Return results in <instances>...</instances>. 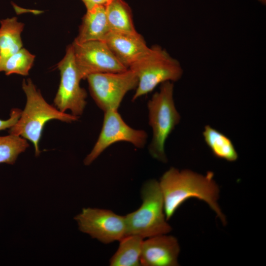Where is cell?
<instances>
[{"instance_id": "obj_1", "label": "cell", "mask_w": 266, "mask_h": 266, "mask_svg": "<svg viewBox=\"0 0 266 266\" xmlns=\"http://www.w3.org/2000/svg\"><path fill=\"white\" fill-rule=\"evenodd\" d=\"M159 183L167 220L186 200L196 198L205 202L223 225L227 224V218L218 203L220 189L213 172L202 174L190 169L179 170L171 167L163 174Z\"/></svg>"}, {"instance_id": "obj_2", "label": "cell", "mask_w": 266, "mask_h": 266, "mask_svg": "<svg viewBox=\"0 0 266 266\" xmlns=\"http://www.w3.org/2000/svg\"><path fill=\"white\" fill-rule=\"evenodd\" d=\"M22 87L26 96V105L18 121L8 132L31 141L35 155L38 156L40 153L39 143L44 127L48 122L58 120L71 123L77 121L79 117L63 112L49 104L31 79L23 80Z\"/></svg>"}, {"instance_id": "obj_3", "label": "cell", "mask_w": 266, "mask_h": 266, "mask_svg": "<svg viewBox=\"0 0 266 266\" xmlns=\"http://www.w3.org/2000/svg\"><path fill=\"white\" fill-rule=\"evenodd\" d=\"M141 197L140 207L125 216L126 235H135L144 239L169 233L172 228L167 222L159 181L150 179L145 182Z\"/></svg>"}, {"instance_id": "obj_4", "label": "cell", "mask_w": 266, "mask_h": 266, "mask_svg": "<svg viewBox=\"0 0 266 266\" xmlns=\"http://www.w3.org/2000/svg\"><path fill=\"white\" fill-rule=\"evenodd\" d=\"M173 91V82H164L147 102L148 123L152 130L149 151L153 158L163 163L167 162L166 141L181 118L174 104Z\"/></svg>"}, {"instance_id": "obj_5", "label": "cell", "mask_w": 266, "mask_h": 266, "mask_svg": "<svg viewBox=\"0 0 266 266\" xmlns=\"http://www.w3.org/2000/svg\"><path fill=\"white\" fill-rule=\"evenodd\" d=\"M129 68L135 73L138 79L132 101L152 92L164 82L177 81L183 73L180 62L158 45L149 47L147 52Z\"/></svg>"}, {"instance_id": "obj_6", "label": "cell", "mask_w": 266, "mask_h": 266, "mask_svg": "<svg viewBox=\"0 0 266 266\" xmlns=\"http://www.w3.org/2000/svg\"><path fill=\"white\" fill-rule=\"evenodd\" d=\"M92 99L103 112L118 110L126 94L135 89L138 79L130 69L119 72L94 73L86 78Z\"/></svg>"}, {"instance_id": "obj_7", "label": "cell", "mask_w": 266, "mask_h": 266, "mask_svg": "<svg viewBox=\"0 0 266 266\" xmlns=\"http://www.w3.org/2000/svg\"><path fill=\"white\" fill-rule=\"evenodd\" d=\"M60 72L59 88L54 99V106L60 111L79 117L86 107L87 94L80 85L82 80L76 66L71 44L69 45L63 59L57 64Z\"/></svg>"}, {"instance_id": "obj_8", "label": "cell", "mask_w": 266, "mask_h": 266, "mask_svg": "<svg viewBox=\"0 0 266 266\" xmlns=\"http://www.w3.org/2000/svg\"><path fill=\"white\" fill-rule=\"evenodd\" d=\"M147 133L129 126L118 110L104 112L102 126L99 137L92 150L84 160V165L91 164L107 148L116 142H128L138 148L145 145Z\"/></svg>"}, {"instance_id": "obj_9", "label": "cell", "mask_w": 266, "mask_h": 266, "mask_svg": "<svg viewBox=\"0 0 266 266\" xmlns=\"http://www.w3.org/2000/svg\"><path fill=\"white\" fill-rule=\"evenodd\" d=\"M74 61L82 79L92 74L119 72L128 68L115 57L104 41L92 40L72 44Z\"/></svg>"}, {"instance_id": "obj_10", "label": "cell", "mask_w": 266, "mask_h": 266, "mask_svg": "<svg viewBox=\"0 0 266 266\" xmlns=\"http://www.w3.org/2000/svg\"><path fill=\"white\" fill-rule=\"evenodd\" d=\"M74 219L81 232L104 244L120 241L126 235L125 216L110 210L84 208Z\"/></svg>"}, {"instance_id": "obj_11", "label": "cell", "mask_w": 266, "mask_h": 266, "mask_svg": "<svg viewBox=\"0 0 266 266\" xmlns=\"http://www.w3.org/2000/svg\"><path fill=\"white\" fill-rule=\"evenodd\" d=\"M180 248L177 238L166 234L149 237L143 240L140 259L143 266H179Z\"/></svg>"}, {"instance_id": "obj_12", "label": "cell", "mask_w": 266, "mask_h": 266, "mask_svg": "<svg viewBox=\"0 0 266 266\" xmlns=\"http://www.w3.org/2000/svg\"><path fill=\"white\" fill-rule=\"evenodd\" d=\"M118 60L129 68L149 47L139 33L110 31L104 40Z\"/></svg>"}, {"instance_id": "obj_13", "label": "cell", "mask_w": 266, "mask_h": 266, "mask_svg": "<svg viewBox=\"0 0 266 266\" xmlns=\"http://www.w3.org/2000/svg\"><path fill=\"white\" fill-rule=\"evenodd\" d=\"M110 31L105 6L96 5L87 10L79 27L78 34L74 41L82 43L92 40L103 41Z\"/></svg>"}, {"instance_id": "obj_14", "label": "cell", "mask_w": 266, "mask_h": 266, "mask_svg": "<svg viewBox=\"0 0 266 266\" xmlns=\"http://www.w3.org/2000/svg\"><path fill=\"white\" fill-rule=\"evenodd\" d=\"M0 62L16 53L23 46L21 34L24 25L16 17L6 18L0 22Z\"/></svg>"}, {"instance_id": "obj_15", "label": "cell", "mask_w": 266, "mask_h": 266, "mask_svg": "<svg viewBox=\"0 0 266 266\" xmlns=\"http://www.w3.org/2000/svg\"><path fill=\"white\" fill-rule=\"evenodd\" d=\"M109 261L111 266H140V259L143 238L135 235H126Z\"/></svg>"}, {"instance_id": "obj_16", "label": "cell", "mask_w": 266, "mask_h": 266, "mask_svg": "<svg viewBox=\"0 0 266 266\" xmlns=\"http://www.w3.org/2000/svg\"><path fill=\"white\" fill-rule=\"evenodd\" d=\"M105 10L110 31L137 33L130 8L123 0H112L105 6Z\"/></svg>"}, {"instance_id": "obj_17", "label": "cell", "mask_w": 266, "mask_h": 266, "mask_svg": "<svg viewBox=\"0 0 266 266\" xmlns=\"http://www.w3.org/2000/svg\"><path fill=\"white\" fill-rule=\"evenodd\" d=\"M206 145L216 157L233 162L238 159V154L231 140L221 132L206 125L202 133Z\"/></svg>"}, {"instance_id": "obj_18", "label": "cell", "mask_w": 266, "mask_h": 266, "mask_svg": "<svg viewBox=\"0 0 266 266\" xmlns=\"http://www.w3.org/2000/svg\"><path fill=\"white\" fill-rule=\"evenodd\" d=\"M34 59V55L22 48L16 53L0 62V72L4 71L6 75L12 74L28 75Z\"/></svg>"}, {"instance_id": "obj_19", "label": "cell", "mask_w": 266, "mask_h": 266, "mask_svg": "<svg viewBox=\"0 0 266 266\" xmlns=\"http://www.w3.org/2000/svg\"><path fill=\"white\" fill-rule=\"evenodd\" d=\"M29 146L27 140L21 136L12 134L0 136V164L13 165Z\"/></svg>"}, {"instance_id": "obj_20", "label": "cell", "mask_w": 266, "mask_h": 266, "mask_svg": "<svg viewBox=\"0 0 266 266\" xmlns=\"http://www.w3.org/2000/svg\"><path fill=\"white\" fill-rule=\"evenodd\" d=\"M21 112L22 110L19 108H13L10 111L8 119H0V131L11 128L18 121Z\"/></svg>"}, {"instance_id": "obj_21", "label": "cell", "mask_w": 266, "mask_h": 266, "mask_svg": "<svg viewBox=\"0 0 266 266\" xmlns=\"http://www.w3.org/2000/svg\"><path fill=\"white\" fill-rule=\"evenodd\" d=\"M84 3L87 10L93 8L94 6L98 5H102L106 6L112 0H81Z\"/></svg>"}, {"instance_id": "obj_22", "label": "cell", "mask_w": 266, "mask_h": 266, "mask_svg": "<svg viewBox=\"0 0 266 266\" xmlns=\"http://www.w3.org/2000/svg\"><path fill=\"white\" fill-rule=\"evenodd\" d=\"M262 4L265 5L266 4V0H258Z\"/></svg>"}]
</instances>
